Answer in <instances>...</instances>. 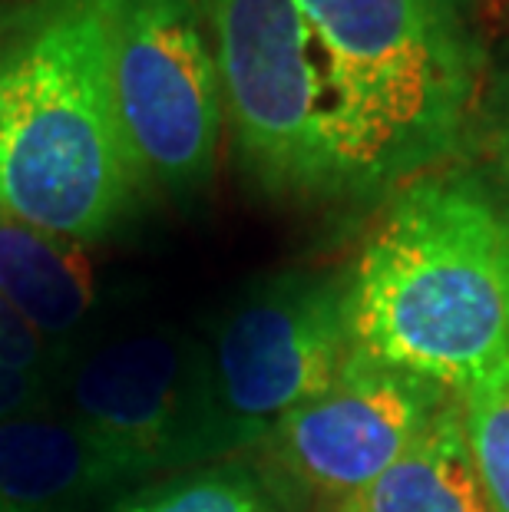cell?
Listing matches in <instances>:
<instances>
[{
  "label": "cell",
  "instance_id": "cell-1",
  "mask_svg": "<svg viewBox=\"0 0 509 512\" xmlns=\"http://www.w3.org/2000/svg\"><path fill=\"white\" fill-rule=\"evenodd\" d=\"M354 341L453 394L509 361V215L467 162L404 182L348 265Z\"/></svg>",
  "mask_w": 509,
  "mask_h": 512
},
{
  "label": "cell",
  "instance_id": "cell-2",
  "mask_svg": "<svg viewBox=\"0 0 509 512\" xmlns=\"http://www.w3.org/2000/svg\"><path fill=\"white\" fill-rule=\"evenodd\" d=\"M318 43L341 199L460 159L486 50L450 0H298Z\"/></svg>",
  "mask_w": 509,
  "mask_h": 512
},
{
  "label": "cell",
  "instance_id": "cell-3",
  "mask_svg": "<svg viewBox=\"0 0 509 512\" xmlns=\"http://www.w3.org/2000/svg\"><path fill=\"white\" fill-rule=\"evenodd\" d=\"M153 195L119 119L103 0H30L0 93V215L96 245Z\"/></svg>",
  "mask_w": 509,
  "mask_h": 512
},
{
  "label": "cell",
  "instance_id": "cell-4",
  "mask_svg": "<svg viewBox=\"0 0 509 512\" xmlns=\"http://www.w3.org/2000/svg\"><path fill=\"white\" fill-rule=\"evenodd\" d=\"M215 460L252 456L354 354L348 268H288L245 285L205 328Z\"/></svg>",
  "mask_w": 509,
  "mask_h": 512
},
{
  "label": "cell",
  "instance_id": "cell-5",
  "mask_svg": "<svg viewBox=\"0 0 509 512\" xmlns=\"http://www.w3.org/2000/svg\"><path fill=\"white\" fill-rule=\"evenodd\" d=\"M57 407L119 486L219 463L199 334L162 318L106 324L57 374Z\"/></svg>",
  "mask_w": 509,
  "mask_h": 512
},
{
  "label": "cell",
  "instance_id": "cell-6",
  "mask_svg": "<svg viewBox=\"0 0 509 512\" xmlns=\"http://www.w3.org/2000/svg\"><path fill=\"white\" fill-rule=\"evenodd\" d=\"M235 156L272 199H341L318 43L298 0H196Z\"/></svg>",
  "mask_w": 509,
  "mask_h": 512
},
{
  "label": "cell",
  "instance_id": "cell-7",
  "mask_svg": "<svg viewBox=\"0 0 509 512\" xmlns=\"http://www.w3.org/2000/svg\"><path fill=\"white\" fill-rule=\"evenodd\" d=\"M126 139L156 195L202 192L225 133L222 80L196 0H103Z\"/></svg>",
  "mask_w": 509,
  "mask_h": 512
},
{
  "label": "cell",
  "instance_id": "cell-8",
  "mask_svg": "<svg viewBox=\"0 0 509 512\" xmlns=\"http://www.w3.org/2000/svg\"><path fill=\"white\" fill-rule=\"evenodd\" d=\"M453 390L354 347L341 374L281 417L252 453L308 512H334L394 466Z\"/></svg>",
  "mask_w": 509,
  "mask_h": 512
},
{
  "label": "cell",
  "instance_id": "cell-9",
  "mask_svg": "<svg viewBox=\"0 0 509 512\" xmlns=\"http://www.w3.org/2000/svg\"><path fill=\"white\" fill-rule=\"evenodd\" d=\"M86 248L0 215V294L63 357L106 328V291Z\"/></svg>",
  "mask_w": 509,
  "mask_h": 512
},
{
  "label": "cell",
  "instance_id": "cell-10",
  "mask_svg": "<svg viewBox=\"0 0 509 512\" xmlns=\"http://www.w3.org/2000/svg\"><path fill=\"white\" fill-rule=\"evenodd\" d=\"M123 493L57 403L0 427V512H106Z\"/></svg>",
  "mask_w": 509,
  "mask_h": 512
},
{
  "label": "cell",
  "instance_id": "cell-11",
  "mask_svg": "<svg viewBox=\"0 0 509 512\" xmlns=\"http://www.w3.org/2000/svg\"><path fill=\"white\" fill-rule=\"evenodd\" d=\"M334 512H493L457 397L394 466Z\"/></svg>",
  "mask_w": 509,
  "mask_h": 512
},
{
  "label": "cell",
  "instance_id": "cell-12",
  "mask_svg": "<svg viewBox=\"0 0 509 512\" xmlns=\"http://www.w3.org/2000/svg\"><path fill=\"white\" fill-rule=\"evenodd\" d=\"M106 512H308L255 456L192 466L129 489Z\"/></svg>",
  "mask_w": 509,
  "mask_h": 512
},
{
  "label": "cell",
  "instance_id": "cell-13",
  "mask_svg": "<svg viewBox=\"0 0 509 512\" xmlns=\"http://www.w3.org/2000/svg\"><path fill=\"white\" fill-rule=\"evenodd\" d=\"M457 403L486 499L493 512H509V361L463 387Z\"/></svg>",
  "mask_w": 509,
  "mask_h": 512
},
{
  "label": "cell",
  "instance_id": "cell-14",
  "mask_svg": "<svg viewBox=\"0 0 509 512\" xmlns=\"http://www.w3.org/2000/svg\"><path fill=\"white\" fill-rule=\"evenodd\" d=\"M460 162H467L480 176V182L509 215V113L476 106L460 149Z\"/></svg>",
  "mask_w": 509,
  "mask_h": 512
},
{
  "label": "cell",
  "instance_id": "cell-15",
  "mask_svg": "<svg viewBox=\"0 0 509 512\" xmlns=\"http://www.w3.org/2000/svg\"><path fill=\"white\" fill-rule=\"evenodd\" d=\"M63 361L67 357L0 294V367L57 380Z\"/></svg>",
  "mask_w": 509,
  "mask_h": 512
},
{
  "label": "cell",
  "instance_id": "cell-16",
  "mask_svg": "<svg viewBox=\"0 0 509 512\" xmlns=\"http://www.w3.org/2000/svg\"><path fill=\"white\" fill-rule=\"evenodd\" d=\"M57 403V380L0 367V427Z\"/></svg>",
  "mask_w": 509,
  "mask_h": 512
},
{
  "label": "cell",
  "instance_id": "cell-17",
  "mask_svg": "<svg viewBox=\"0 0 509 512\" xmlns=\"http://www.w3.org/2000/svg\"><path fill=\"white\" fill-rule=\"evenodd\" d=\"M480 110H503L509 113V34L500 40V47L486 53Z\"/></svg>",
  "mask_w": 509,
  "mask_h": 512
},
{
  "label": "cell",
  "instance_id": "cell-18",
  "mask_svg": "<svg viewBox=\"0 0 509 512\" xmlns=\"http://www.w3.org/2000/svg\"><path fill=\"white\" fill-rule=\"evenodd\" d=\"M27 4L30 0H0V93H4L10 63H14V50L20 40V30H24Z\"/></svg>",
  "mask_w": 509,
  "mask_h": 512
},
{
  "label": "cell",
  "instance_id": "cell-19",
  "mask_svg": "<svg viewBox=\"0 0 509 512\" xmlns=\"http://www.w3.org/2000/svg\"><path fill=\"white\" fill-rule=\"evenodd\" d=\"M450 4H453V7H457V10H460V14H467V10H470V7H476V4H483V0H450Z\"/></svg>",
  "mask_w": 509,
  "mask_h": 512
}]
</instances>
